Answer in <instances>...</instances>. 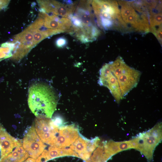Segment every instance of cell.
Returning <instances> with one entry per match:
<instances>
[{
  "mask_svg": "<svg viewBox=\"0 0 162 162\" xmlns=\"http://www.w3.org/2000/svg\"><path fill=\"white\" fill-rule=\"evenodd\" d=\"M141 74L140 72L128 66L119 56L100 69L98 83L107 88L119 103L136 87Z\"/></svg>",
  "mask_w": 162,
  "mask_h": 162,
  "instance_id": "cell-1",
  "label": "cell"
},
{
  "mask_svg": "<svg viewBox=\"0 0 162 162\" xmlns=\"http://www.w3.org/2000/svg\"><path fill=\"white\" fill-rule=\"evenodd\" d=\"M59 98L55 89L44 81H33L28 89V104L37 117L50 118L55 111Z\"/></svg>",
  "mask_w": 162,
  "mask_h": 162,
  "instance_id": "cell-2",
  "label": "cell"
},
{
  "mask_svg": "<svg viewBox=\"0 0 162 162\" xmlns=\"http://www.w3.org/2000/svg\"><path fill=\"white\" fill-rule=\"evenodd\" d=\"M122 19L129 31L142 33L150 32V9L146 1L118 2Z\"/></svg>",
  "mask_w": 162,
  "mask_h": 162,
  "instance_id": "cell-3",
  "label": "cell"
},
{
  "mask_svg": "<svg viewBox=\"0 0 162 162\" xmlns=\"http://www.w3.org/2000/svg\"><path fill=\"white\" fill-rule=\"evenodd\" d=\"M92 6L98 24L105 29H115L127 32V28L121 18L117 2L94 0Z\"/></svg>",
  "mask_w": 162,
  "mask_h": 162,
  "instance_id": "cell-4",
  "label": "cell"
},
{
  "mask_svg": "<svg viewBox=\"0 0 162 162\" xmlns=\"http://www.w3.org/2000/svg\"><path fill=\"white\" fill-rule=\"evenodd\" d=\"M162 140V124L158 123L151 129L140 134L130 140L133 148L140 151L150 162L154 150Z\"/></svg>",
  "mask_w": 162,
  "mask_h": 162,
  "instance_id": "cell-5",
  "label": "cell"
},
{
  "mask_svg": "<svg viewBox=\"0 0 162 162\" xmlns=\"http://www.w3.org/2000/svg\"><path fill=\"white\" fill-rule=\"evenodd\" d=\"M34 127L42 141L51 146L59 128L54 124L52 119L45 117H37Z\"/></svg>",
  "mask_w": 162,
  "mask_h": 162,
  "instance_id": "cell-6",
  "label": "cell"
},
{
  "mask_svg": "<svg viewBox=\"0 0 162 162\" xmlns=\"http://www.w3.org/2000/svg\"><path fill=\"white\" fill-rule=\"evenodd\" d=\"M37 2L40 8V12L49 14L63 17H68L74 12L76 6L71 1H66V3L53 0H38Z\"/></svg>",
  "mask_w": 162,
  "mask_h": 162,
  "instance_id": "cell-7",
  "label": "cell"
},
{
  "mask_svg": "<svg viewBox=\"0 0 162 162\" xmlns=\"http://www.w3.org/2000/svg\"><path fill=\"white\" fill-rule=\"evenodd\" d=\"M22 147L29 156L36 159L44 150L46 146L37 134L34 125L26 133L22 140Z\"/></svg>",
  "mask_w": 162,
  "mask_h": 162,
  "instance_id": "cell-8",
  "label": "cell"
},
{
  "mask_svg": "<svg viewBox=\"0 0 162 162\" xmlns=\"http://www.w3.org/2000/svg\"><path fill=\"white\" fill-rule=\"evenodd\" d=\"M100 142V140L98 137L88 140L80 135L70 146V148L77 154L79 158L86 161L90 158Z\"/></svg>",
  "mask_w": 162,
  "mask_h": 162,
  "instance_id": "cell-9",
  "label": "cell"
},
{
  "mask_svg": "<svg viewBox=\"0 0 162 162\" xmlns=\"http://www.w3.org/2000/svg\"><path fill=\"white\" fill-rule=\"evenodd\" d=\"M21 145V140L11 136L0 124L1 159L8 154L14 148Z\"/></svg>",
  "mask_w": 162,
  "mask_h": 162,
  "instance_id": "cell-10",
  "label": "cell"
},
{
  "mask_svg": "<svg viewBox=\"0 0 162 162\" xmlns=\"http://www.w3.org/2000/svg\"><path fill=\"white\" fill-rule=\"evenodd\" d=\"M66 156L79 158L78 154L70 148H60L51 146L48 150H44L36 159V162H46L53 158Z\"/></svg>",
  "mask_w": 162,
  "mask_h": 162,
  "instance_id": "cell-11",
  "label": "cell"
},
{
  "mask_svg": "<svg viewBox=\"0 0 162 162\" xmlns=\"http://www.w3.org/2000/svg\"><path fill=\"white\" fill-rule=\"evenodd\" d=\"M29 157L27 152L22 145L18 146L13 151L0 160V162H23Z\"/></svg>",
  "mask_w": 162,
  "mask_h": 162,
  "instance_id": "cell-12",
  "label": "cell"
},
{
  "mask_svg": "<svg viewBox=\"0 0 162 162\" xmlns=\"http://www.w3.org/2000/svg\"><path fill=\"white\" fill-rule=\"evenodd\" d=\"M39 16L43 18L44 26L50 29H58L66 31L63 25L61 18L56 15H49L45 13L40 12Z\"/></svg>",
  "mask_w": 162,
  "mask_h": 162,
  "instance_id": "cell-13",
  "label": "cell"
},
{
  "mask_svg": "<svg viewBox=\"0 0 162 162\" xmlns=\"http://www.w3.org/2000/svg\"><path fill=\"white\" fill-rule=\"evenodd\" d=\"M58 134L64 137L70 145L79 137L78 129L74 125L61 126Z\"/></svg>",
  "mask_w": 162,
  "mask_h": 162,
  "instance_id": "cell-14",
  "label": "cell"
},
{
  "mask_svg": "<svg viewBox=\"0 0 162 162\" xmlns=\"http://www.w3.org/2000/svg\"><path fill=\"white\" fill-rule=\"evenodd\" d=\"M104 147L105 153L108 159L121 152L119 146V142H118L111 140L104 142Z\"/></svg>",
  "mask_w": 162,
  "mask_h": 162,
  "instance_id": "cell-15",
  "label": "cell"
},
{
  "mask_svg": "<svg viewBox=\"0 0 162 162\" xmlns=\"http://www.w3.org/2000/svg\"><path fill=\"white\" fill-rule=\"evenodd\" d=\"M14 48V44L6 43L2 44L0 47V61L11 56L10 51Z\"/></svg>",
  "mask_w": 162,
  "mask_h": 162,
  "instance_id": "cell-16",
  "label": "cell"
},
{
  "mask_svg": "<svg viewBox=\"0 0 162 162\" xmlns=\"http://www.w3.org/2000/svg\"><path fill=\"white\" fill-rule=\"evenodd\" d=\"M67 40L63 37L58 38L56 41V44L57 46L59 47H64L67 44Z\"/></svg>",
  "mask_w": 162,
  "mask_h": 162,
  "instance_id": "cell-17",
  "label": "cell"
},
{
  "mask_svg": "<svg viewBox=\"0 0 162 162\" xmlns=\"http://www.w3.org/2000/svg\"><path fill=\"white\" fill-rule=\"evenodd\" d=\"M8 1L0 0V10L6 6L8 3Z\"/></svg>",
  "mask_w": 162,
  "mask_h": 162,
  "instance_id": "cell-18",
  "label": "cell"
},
{
  "mask_svg": "<svg viewBox=\"0 0 162 162\" xmlns=\"http://www.w3.org/2000/svg\"><path fill=\"white\" fill-rule=\"evenodd\" d=\"M23 162H36V159L29 158Z\"/></svg>",
  "mask_w": 162,
  "mask_h": 162,
  "instance_id": "cell-19",
  "label": "cell"
},
{
  "mask_svg": "<svg viewBox=\"0 0 162 162\" xmlns=\"http://www.w3.org/2000/svg\"><path fill=\"white\" fill-rule=\"evenodd\" d=\"M86 162H95L89 158L87 160H86Z\"/></svg>",
  "mask_w": 162,
  "mask_h": 162,
  "instance_id": "cell-20",
  "label": "cell"
}]
</instances>
